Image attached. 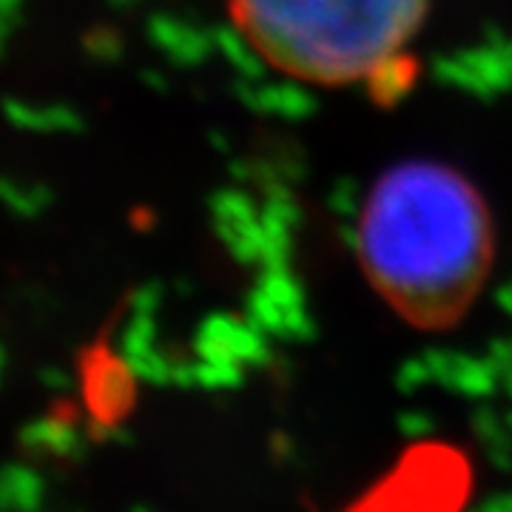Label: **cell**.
<instances>
[{"label":"cell","mask_w":512,"mask_h":512,"mask_svg":"<svg viewBox=\"0 0 512 512\" xmlns=\"http://www.w3.org/2000/svg\"><path fill=\"white\" fill-rule=\"evenodd\" d=\"M493 217L476 185L433 160L387 168L367 194L356 254L367 282L410 328H456L493 268Z\"/></svg>","instance_id":"6da1fadb"},{"label":"cell","mask_w":512,"mask_h":512,"mask_svg":"<svg viewBox=\"0 0 512 512\" xmlns=\"http://www.w3.org/2000/svg\"><path fill=\"white\" fill-rule=\"evenodd\" d=\"M248 46L313 86L376 80L427 18L430 0H228Z\"/></svg>","instance_id":"7a4b0ae2"}]
</instances>
